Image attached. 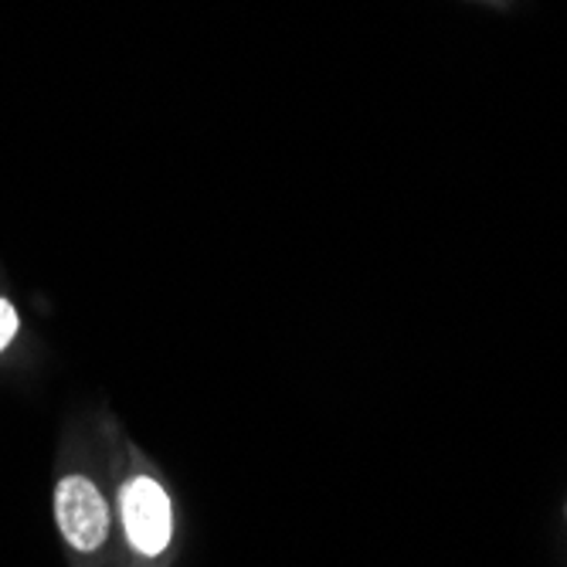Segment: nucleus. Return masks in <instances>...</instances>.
<instances>
[{
    "mask_svg": "<svg viewBox=\"0 0 567 567\" xmlns=\"http://www.w3.org/2000/svg\"><path fill=\"white\" fill-rule=\"evenodd\" d=\"M55 517L75 550H95L110 534V506L85 476H65L55 489Z\"/></svg>",
    "mask_w": 567,
    "mask_h": 567,
    "instance_id": "obj_1",
    "label": "nucleus"
},
{
    "mask_svg": "<svg viewBox=\"0 0 567 567\" xmlns=\"http://www.w3.org/2000/svg\"><path fill=\"white\" fill-rule=\"evenodd\" d=\"M120 503L130 544L146 557L164 554V547L171 544V499L164 486L146 476H136L123 486Z\"/></svg>",
    "mask_w": 567,
    "mask_h": 567,
    "instance_id": "obj_2",
    "label": "nucleus"
},
{
    "mask_svg": "<svg viewBox=\"0 0 567 567\" xmlns=\"http://www.w3.org/2000/svg\"><path fill=\"white\" fill-rule=\"evenodd\" d=\"M18 333V313H14V306L0 296V350H4Z\"/></svg>",
    "mask_w": 567,
    "mask_h": 567,
    "instance_id": "obj_3",
    "label": "nucleus"
}]
</instances>
